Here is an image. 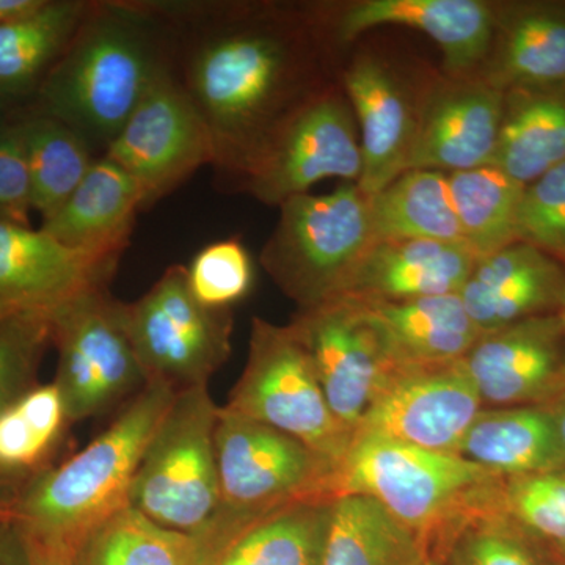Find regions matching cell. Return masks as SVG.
Instances as JSON below:
<instances>
[{"label": "cell", "mask_w": 565, "mask_h": 565, "mask_svg": "<svg viewBox=\"0 0 565 565\" xmlns=\"http://www.w3.org/2000/svg\"><path fill=\"white\" fill-rule=\"evenodd\" d=\"M177 79L210 129L214 169L237 182L292 111L330 81L332 46L305 3L154 2Z\"/></svg>", "instance_id": "6da1fadb"}, {"label": "cell", "mask_w": 565, "mask_h": 565, "mask_svg": "<svg viewBox=\"0 0 565 565\" xmlns=\"http://www.w3.org/2000/svg\"><path fill=\"white\" fill-rule=\"evenodd\" d=\"M172 57V32L150 0L92 2L36 92V111L65 122L103 156Z\"/></svg>", "instance_id": "7a4b0ae2"}, {"label": "cell", "mask_w": 565, "mask_h": 565, "mask_svg": "<svg viewBox=\"0 0 565 565\" xmlns=\"http://www.w3.org/2000/svg\"><path fill=\"white\" fill-rule=\"evenodd\" d=\"M174 396L162 385L141 390L90 445L32 479L2 516L32 541L79 550L96 527L128 508L141 457Z\"/></svg>", "instance_id": "3957f363"}, {"label": "cell", "mask_w": 565, "mask_h": 565, "mask_svg": "<svg viewBox=\"0 0 565 565\" xmlns=\"http://www.w3.org/2000/svg\"><path fill=\"white\" fill-rule=\"evenodd\" d=\"M503 484L504 478L463 457L355 435L338 465L333 493L374 498L429 548L459 516L501 498Z\"/></svg>", "instance_id": "277c9868"}, {"label": "cell", "mask_w": 565, "mask_h": 565, "mask_svg": "<svg viewBox=\"0 0 565 565\" xmlns=\"http://www.w3.org/2000/svg\"><path fill=\"white\" fill-rule=\"evenodd\" d=\"M214 438L221 500L195 534L206 553L277 509L334 497L337 467L291 435L221 407Z\"/></svg>", "instance_id": "5b68a950"}, {"label": "cell", "mask_w": 565, "mask_h": 565, "mask_svg": "<svg viewBox=\"0 0 565 565\" xmlns=\"http://www.w3.org/2000/svg\"><path fill=\"white\" fill-rule=\"evenodd\" d=\"M278 210L259 256L264 270L299 310L343 296L374 244L370 195L345 182L330 193L292 196Z\"/></svg>", "instance_id": "8992f818"}, {"label": "cell", "mask_w": 565, "mask_h": 565, "mask_svg": "<svg viewBox=\"0 0 565 565\" xmlns=\"http://www.w3.org/2000/svg\"><path fill=\"white\" fill-rule=\"evenodd\" d=\"M218 408L207 386L185 390L174 396L152 435L134 476L129 505L156 525L195 535L217 511Z\"/></svg>", "instance_id": "52a82bcc"}, {"label": "cell", "mask_w": 565, "mask_h": 565, "mask_svg": "<svg viewBox=\"0 0 565 565\" xmlns=\"http://www.w3.org/2000/svg\"><path fill=\"white\" fill-rule=\"evenodd\" d=\"M223 407L291 435L337 470L353 440L334 418L310 353L289 323L253 318L247 363Z\"/></svg>", "instance_id": "ba28073f"}, {"label": "cell", "mask_w": 565, "mask_h": 565, "mask_svg": "<svg viewBox=\"0 0 565 565\" xmlns=\"http://www.w3.org/2000/svg\"><path fill=\"white\" fill-rule=\"evenodd\" d=\"M57 385L71 424L125 407L148 382L125 323V302L107 286L50 311Z\"/></svg>", "instance_id": "9c48e42d"}, {"label": "cell", "mask_w": 565, "mask_h": 565, "mask_svg": "<svg viewBox=\"0 0 565 565\" xmlns=\"http://www.w3.org/2000/svg\"><path fill=\"white\" fill-rule=\"evenodd\" d=\"M125 323L148 385L174 394L210 385L232 355V310L200 303L181 264L170 266L136 302L125 303Z\"/></svg>", "instance_id": "30bf717a"}, {"label": "cell", "mask_w": 565, "mask_h": 565, "mask_svg": "<svg viewBox=\"0 0 565 565\" xmlns=\"http://www.w3.org/2000/svg\"><path fill=\"white\" fill-rule=\"evenodd\" d=\"M362 172L359 125L343 87L332 82L278 126L236 185L278 207L327 178L359 184Z\"/></svg>", "instance_id": "8fae6325"}, {"label": "cell", "mask_w": 565, "mask_h": 565, "mask_svg": "<svg viewBox=\"0 0 565 565\" xmlns=\"http://www.w3.org/2000/svg\"><path fill=\"white\" fill-rule=\"evenodd\" d=\"M289 326L310 353L334 418L355 437L375 397L401 367L384 326L352 297L299 310Z\"/></svg>", "instance_id": "7c38bea8"}, {"label": "cell", "mask_w": 565, "mask_h": 565, "mask_svg": "<svg viewBox=\"0 0 565 565\" xmlns=\"http://www.w3.org/2000/svg\"><path fill=\"white\" fill-rule=\"evenodd\" d=\"M103 156L139 184L145 210L177 191L196 170L214 166L210 129L173 66L152 82Z\"/></svg>", "instance_id": "4fadbf2b"}, {"label": "cell", "mask_w": 565, "mask_h": 565, "mask_svg": "<svg viewBox=\"0 0 565 565\" xmlns=\"http://www.w3.org/2000/svg\"><path fill=\"white\" fill-rule=\"evenodd\" d=\"M307 7L332 47L382 25L423 32L444 52L448 76L478 73L497 24V2L486 0H352Z\"/></svg>", "instance_id": "5bb4252c"}, {"label": "cell", "mask_w": 565, "mask_h": 565, "mask_svg": "<svg viewBox=\"0 0 565 565\" xmlns=\"http://www.w3.org/2000/svg\"><path fill=\"white\" fill-rule=\"evenodd\" d=\"M482 408L462 362L401 366L375 397L355 435L459 456L465 435Z\"/></svg>", "instance_id": "9a60e30c"}, {"label": "cell", "mask_w": 565, "mask_h": 565, "mask_svg": "<svg viewBox=\"0 0 565 565\" xmlns=\"http://www.w3.org/2000/svg\"><path fill=\"white\" fill-rule=\"evenodd\" d=\"M462 364L484 408L550 404L565 393L563 318L537 316L482 333Z\"/></svg>", "instance_id": "2e32d148"}, {"label": "cell", "mask_w": 565, "mask_h": 565, "mask_svg": "<svg viewBox=\"0 0 565 565\" xmlns=\"http://www.w3.org/2000/svg\"><path fill=\"white\" fill-rule=\"evenodd\" d=\"M504 92L481 77L445 76L418 96V122L408 170L451 174L493 163Z\"/></svg>", "instance_id": "e0dca14e"}, {"label": "cell", "mask_w": 565, "mask_h": 565, "mask_svg": "<svg viewBox=\"0 0 565 565\" xmlns=\"http://www.w3.org/2000/svg\"><path fill=\"white\" fill-rule=\"evenodd\" d=\"M120 256L77 250L41 228L0 221V319L50 313L73 297L109 285Z\"/></svg>", "instance_id": "ac0fdd59"}, {"label": "cell", "mask_w": 565, "mask_h": 565, "mask_svg": "<svg viewBox=\"0 0 565 565\" xmlns=\"http://www.w3.org/2000/svg\"><path fill=\"white\" fill-rule=\"evenodd\" d=\"M341 87L351 103L360 143L363 172L360 189L373 196L407 172L414 150L418 98L384 58L360 54L341 71Z\"/></svg>", "instance_id": "d6986e66"}, {"label": "cell", "mask_w": 565, "mask_h": 565, "mask_svg": "<svg viewBox=\"0 0 565 565\" xmlns=\"http://www.w3.org/2000/svg\"><path fill=\"white\" fill-rule=\"evenodd\" d=\"M482 333L565 308V264L534 245L514 244L478 258L459 292Z\"/></svg>", "instance_id": "ffe728a7"}, {"label": "cell", "mask_w": 565, "mask_h": 565, "mask_svg": "<svg viewBox=\"0 0 565 565\" xmlns=\"http://www.w3.org/2000/svg\"><path fill=\"white\" fill-rule=\"evenodd\" d=\"M478 256L463 243L407 239L374 243L343 296L363 302H405L459 294Z\"/></svg>", "instance_id": "44dd1931"}, {"label": "cell", "mask_w": 565, "mask_h": 565, "mask_svg": "<svg viewBox=\"0 0 565 565\" xmlns=\"http://www.w3.org/2000/svg\"><path fill=\"white\" fill-rule=\"evenodd\" d=\"M476 76L501 92L565 84L564 0L497 2L492 44Z\"/></svg>", "instance_id": "7402d4cb"}, {"label": "cell", "mask_w": 565, "mask_h": 565, "mask_svg": "<svg viewBox=\"0 0 565 565\" xmlns=\"http://www.w3.org/2000/svg\"><path fill=\"white\" fill-rule=\"evenodd\" d=\"M143 210V193L131 174L99 156L76 191L40 228L71 248L121 258Z\"/></svg>", "instance_id": "603a6c76"}, {"label": "cell", "mask_w": 565, "mask_h": 565, "mask_svg": "<svg viewBox=\"0 0 565 565\" xmlns=\"http://www.w3.org/2000/svg\"><path fill=\"white\" fill-rule=\"evenodd\" d=\"M459 456L504 479L565 468L548 405L482 408Z\"/></svg>", "instance_id": "cb8c5ba5"}, {"label": "cell", "mask_w": 565, "mask_h": 565, "mask_svg": "<svg viewBox=\"0 0 565 565\" xmlns=\"http://www.w3.org/2000/svg\"><path fill=\"white\" fill-rule=\"evenodd\" d=\"M92 0H39L31 10L0 22V98H22L40 90L61 61Z\"/></svg>", "instance_id": "d4e9b609"}, {"label": "cell", "mask_w": 565, "mask_h": 565, "mask_svg": "<svg viewBox=\"0 0 565 565\" xmlns=\"http://www.w3.org/2000/svg\"><path fill=\"white\" fill-rule=\"evenodd\" d=\"M565 161V84L504 92L493 166L522 185Z\"/></svg>", "instance_id": "484cf974"}, {"label": "cell", "mask_w": 565, "mask_h": 565, "mask_svg": "<svg viewBox=\"0 0 565 565\" xmlns=\"http://www.w3.org/2000/svg\"><path fill=\"white\" fill-rule=\"evenodd\" d=\"M363 303L384 326L399 366L462 362L482 334L459 294Z\"/></svg>", "instance_id": "4316f807"}, {"label": "cell", "mask_w": 565, "mask_h": 565, "mask_svg": "<svg viewBox=\"0 0 565 565\" xmlns=\"http://www.w3.org/2000/svg\"><path fill=\"white\" fill-rule=\"evenodd\" d=\"M70 424L54 382L32 386L0 414L2 514L32 479L57 465Z\"/></svg>", "instance_id": "83f0119b"}, {"label": "cell", "mask_w": 565, "mask_h": 565, "mask_svg": "<svg viewBox=\"0 0 565 565\" xmlns=\"http://www.w3.org/2000/svg\"><path fill=\"white\" fill-rule=\"evenodd\" d=\"M429 555L419 535L366 494L333 497L319 565H419Z\"/></svg>", "instance_id": "f1b7e54d"}, {"label": "cell", "mask_w": 565, "mask_h": 565, "mask_svg": "<svg viewBox=\"0 0 565 565\" xmlns=\"http://www.w3.org/2000/svg\"><path fill=\"white\" fill-rule=\"evenodd\" d=\"M330 500L297 501L255 520L202 565H319Z\"/></svg>", "instance_id": "f546056e"}, {"label": "cell", "mask_w": 565, "mask_h": 565, "mask_svg": "<svg viewBox=\"0 0 565 565\" xmlns=\"http://www.w3.org/2000/svg\"><path fill=\"white\" fill-rule=\"evenodd\" d=\"M370 204L374 243H463L446 173L408 170L370 196Z\"/></svg>", "instance_id": "4dcf8cb0"}, {"label": "cell", "mask_w": 565, "mask_h": 565, "mask_svg": "<svg viewBox=\"0 0 565 565\" xmlns=\"http://www.w3.org/2000/svg\"><path fill=\"white\" fill-rule=\"evenodd\" d=\"M427 553L444 565H561L555 550L504 511L503 493L446 526Z\"/></svg>", "instance_id": "1f68e13d"}, {"label": "cell", "mask_w": 565, "mask_h": 565, "mask_svg": "<svg viewBox=\"0 0 565 565\" xmlns=\"http://www.w3.org/2000/svg\"><path fill=\"white\" fill-rule=\"evenodd\" d=\"M18 121L31 172L33 211L43 222L76 191L99 156L81 134L50 115L33 111Z\"/></svg>", "instance_id": "d6a6232c"}, {"label": "cell", "mask_w": 565, "mask_h": 565, "mask_svg": "<svg viewBox=\"0 0 565 565\" xmlns=\"http://www.w3.org/2000/svg\"><path fill=\"white\" fill-rule=\"evenodd\" d=\"M463 244L478 258L519 241L516 215L525 185L490 166L448 174Z\"/></svg>", "instance_id": "836d02e7"}, {"label": "cell", "mask_w": 565, "mask_h": 565, "mask_svg": "<svg viewBox=\"0 0 565 565\" xmlns=\"http://www.w3.org/2000/svg\"><path fill=\"white\" fill-rule=\"evenodd\" d=\"M199 537L156 525L131 505L96 527L79 546L76 565H202Z\"/></svg>", "instance_id": "e575fe53"}, {"label": "cell", "mask_w": 565, "mask_h": 565, "mask_svg": "<svg viewBox=\"0 0 565 565\" xmlns=\"http://www.w3.org/2000/svg\"><path fill=\"white\" fill-rule=\"evenodd\" d=\"M50 344V313L29 311L0 319V414L39 384L41 360ZM2 509L0 494V514Z\"/></svg>", "instance_id": "d590c367"}, {"label": "cell", "mask_w": 565, "mask_h": 565, "mask_svg": "<svg viewBox=\"0 0 565 565\" xmlns=\"http://www.w3.org/2000/svg\"><path fill=\"white\" fill-rule=\"evenodd\" d=\"M503 508L534 537L565 555V468L505 478Z\"/></svg>", "instance_id": "8d00e7d4"}, {"label": "cell", "mask_w": 565, "mask_h": 565, "mask_svg": "<svg viewBox=\"0 0 565 565\" xmlns=\"http://www.w3.org/2000/svg\"><path fill=\"white\" fill-rule=\"evenodd\" d=\"M185 270L193 297L214 310H232L250 292L255 280L252 256L239 237L206 245Z\"/></svg>", "instance_id": "74e56055"}, {"label": "cell", "mask_w": 565, "mask_h": 565, "mask_svg": "<svg viewBox=\"0 0 565 565\" xmlns=\"http://www.w3.org/2000/svg\"><path fill=\"white\" fill-rule=\"evenodd\" d=\"M516 237L565 264V161L523 189Z\"/></svg>", "instance_id": "f35d334b"}, {"label": "cell", "mask_w": 565, "mask_h": 565, "mask_svg": "<svg viewBox=\"0 0 565 565\" xmlns=\"http://www.w3.org/2000/svg\"><path fill=\"white\" fill-rule=\"evenodd\" d=\"M32 180L20 121L0 126V221L31 225Z\"/></svg>", "instance_id": "ab89813d"}, {"label": "cell", "mask_w": 565, "mask_h": 565, "mask_svg": "<svg viewBox=\"0 0 565 565\" xmlns=\"http://www.w3.org/2000/svg\"><path fill=\"white\" fill-rule=\"evenodd\" d=\"M0 565H32L31 541L20 526L0 515Z\"/></svg>", "instance_id": "60d3db41"}, {"label": "cell", "mask_w": 565, "mask_h": 565, "mask_svg": "<svg viewBox=\"0 0 565 565\" xmlns=\"http://www.w3.org/2000/svg\"><path fill=\"white\" fill-rule=\"evenodd\" d=\"M29 541L32 548V565H76L77 550L61 544L32 541V539Z\"/></svg>", "instance_id": "b9f144b4"}, {"label": "cell", "mask_w": 565, "mask_h": 565, "mask_svg": "<svg viewBox=\"0 0 565 565\" xmlns=\"http://www.w3.org/2000/svg\"><path fill=\"white\" fill-rule=\"evenodd\" d=\"M548 405L550 412H552L553 419H555V426L557 430V437H559L561 448H563L565 455V393L556 397Z\"/></svg>", "instance_id": "7bdbcfd3"}, {"label": "cell", "mask_w": 565, "mask_h": 565, "mask_svg": "<svg viewBox=\"0 0 565 565\" xmlns=\"http://www.w3.org/2000/svg\"><path fill=\"white\" fill-rule=\"evenodd\" d=\"M39 0H0V22L17 17L22 11L31 10Z\"/></svg>", "instance_id": "ee69618b"}, {"label": "cell", "mask_w": 565, "mask_h": 565, "mask_svg": "<svg viewBox=\"0 0 565 565\" xmlns=\"http://www.w3.org/2000/svg\"><path fill=\"white\" fill-rule=\"evenodd\" d=\"M419 565H444L440 563V561L437 559V557H434L433 555H427L422 561V564Z\"/></svg>", "instance_id": "f6af8a7d"}, {"label": "cell", "mask_w": 565, "mask_h": 565, "mask_svg": "<svg viewBox=\"0 0 565 565\" xmlns=\"http://www.w3.org/2000/svg\"><path fill=\"white\" fill-rule=\"evenodd\" d=\"M6 103L7 102H3L2 98H0V118H2V115H3V106H6ZM2 126V125H0Z\"/></svg>", "instance_id": "bcb514c9"}, {"label": "cell", "mask_w": 565, "mask_h": 565, "mask_svg": "<svg viewBox=\"0 0 565 565\" xmlns=\"http://www.w3.org/2000/svg\"><path fill=\"white\" fill-rule=\"evenodd\" d=\"M557 556H559V564L565 565V555H561V553H557Z\"/></svg>", "instance_id": "7dc6e473"}, {"label": "cell", "mask_w": 565, "mask_h": 565, "mask_svg": "<svg viewBox=\"0 0 565 565\" xmlns=\"http://www.w3.org/2000/svg\"><path fill=\"white\" fill-rule=\"evenodd\" d=\"M561 318H563L564 327H565V308L561 311Z\"/></svg>", "instance_id": "c3c4849f"}]
</instances>
